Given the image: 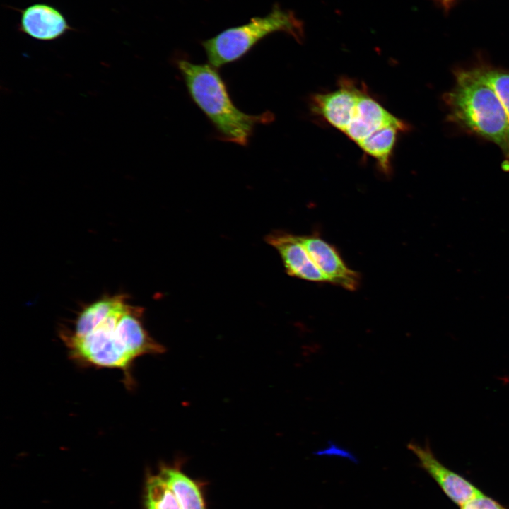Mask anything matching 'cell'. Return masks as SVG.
Segmentation results:
<instances>
[{
	"label": "cell",
	"instance_id": "14",
	"mask_svg": "<svg viewBox=\"0 0 509 509\" xmlns=\"http://www.w3.org/2000/svg\"><path fill=\"white\" fill-rule=\"evenodd\" d=\"M461 509H505L493 499L481 493L460 506Z\"/></svg>",
	"mask_w": 509,
	"mask_h": 509
},
{
	"label": "cell",
	"instance_id": "2",
	"mask_svg": "<svg viewBox=\"0 0 509 509\" xmlns=\"http://www.w3.org/2000/svg\"><path fill=\"white\" fill-rule=\"evenodd\" d=\"M142 308L120 301L95 327L75 337L62 332L61 338L69 356L79 364L96 368L120 369L132 384L133 362L146 354H158L164 347L145 329Z\"/></svg>",
	"mask_w": 509,
	"mask_h": 509
},
{
	"label": "cell",
	"instance_id": "13",
	"mask_svg": "<svg viewBox=\"0 0 509 509\" xmlns=\"http://www.w3.org/2000/svg\"><path fill=\"white\" fill-rule=\"evenodd\" d=\"M484 74L498 96L509 117V69L480 62Z\"/></svg>",
	"mask_w": 509,
	"mask_h": 509
},
{
	"label": "cell",
	"instance_id": "12",
	"mask_svg": "<svg viewBox=\"0 0 509 509\" xmlns=\"http://www.w3.org/2000/svg\"><path fill=\"white\" fill-rule=\"evenodd\" d=\"M145 507L146 509H181L175 495L159 474L148 477Z\"/></svg>",
	"mask_w": 509,
	"mask_h": 509
},
{
	"label": "cell",
	"instance_id": "1",
	"mask_svg": "<svg viewBox=\"0 0 509 509\" xmlns=\"http://www.w3.org/2000/svg\"><path fill=\"white\" fill-rule=\"evenodd\" d=\"M310 102L313 113L375 159L384 173L390 172L398 137L409 125L382 106L364 85L341 78L335 90L316 93Z\"/></svg>",
	"mask_w": 509,
	"mask_h": 509
},
{
	"label": "cell",
	"instance_id": "6",
	"mask_svg": "<svg viewBox=\"0 0 509 509\" xmlns=\"http://www.w3.org/2000/svg\"><path fill=\"white\" fill-rule=\"evenodd\" d=\"M299 238L328 283L349 291H355L358 288L361 281L359 274L345 264L334 245L317 233L299 236Z\"/></svg>",
	"mask_w": 509,
	"mask_h": 509
},
{
	"label": "cell",
	"instance_id": "3",
	"mask_svg": "<svg viewBox=\"0 0 509 509\" xmlns=\"http://www.w3.org/2000/svg\"><path fill=\"white\" fill-rule=\"evenodd\" d=\"M455 83L443 95L447 120L498 146L509 160V117L480 63L454 70Z\"/></svg>",
	"mask_w": 509,
	"mask_h": 509
},
{
	"label": "cell",
	"instance_id": "5",
	"mask_svg": "<svg viewBox=\"0 0 509 509\" xmlns=\"http://www.w3.org/2000/svg\"><path fill=\"white\" fill-rule=\"evenodd\" d=\"M276 32H284L299 43L305 39L303 22L293 11L275 4L267 15L226 29L201 42V45L209 64L218 68L240 59L260 40Z\"/></svg>",
	"mask_w": 509,
	"mask_h": 509
},
{
	"label": "cell",
	"instance_id": "10",
	"mask_svg": "<svg viewBox=\"0 0 509 509\" xmlns=\"http://www.w3.org/2000/svg\"><path fill=\"white\" fill-rule=\"evenodd\" d=\"M159 475L175 495L181 509H206L200 486L178 465H163Z\"/></svg>",
	"mask_w": 509,
	"mask_h": 509
},
{
	"label": "cell",
	"instance_id": "9",
	"mask_svg": "<svg viewBox=\"0 0 509 509\" xmlns=\"http://www.w3.org/2000/svg\"><path fill=\"white\" fill-rule=\"evenodd\" d=\"M20 29L35 40L51 41L62 36L71 27L56 8L45 4H35L22 11Z\"/></svg>",
	"mask_w": 509,
	"mask_h": 509
},
{
	"label": "cell",
	"instance_id": "11",
	"mask_svg": "<svg viewBox=\"0 0 509 509\" xmlns=\"http://www.w3.org/2000/svg\"><path fill=\"white\" fill-rule=\"evenodd\" d=\"M124 298V295H116L106 296L93 302L79 313L73 330L62 332L75 337L85 334L101 322Z\"/></svg>",
	"mask_w": 509,
	"mask_h": 509
},
{
	"label": "cell",
	"instance_id": "7",
	"mask_svg": "<svg viewBox=\"0 0 509 509\" xmlns=\"http://www.w3.org/2000/svg\"><path fill=\"white\" fill-rule=\"evenodd\" d=\"M408 448L416 456L421 466L456 504L461 506L482 493L468 480L442 464L428 445L423 447L411 442L409 443Z\"/></svg>",
	"mask_w": 509,
	"mask_h": 509
},
{
	"label": "cell",
	"instance_id": "8",
	"mask_svg": "<svg viewBox=\"0 0 509 509\" xmlns=\"http://www.w3.org/2000/svg\"><path fill=\"white\" fill-rule=\"evenodd\" d=\"M266 240L279 253L288 275L312 282L328 283L301 243L299 236L276 231L268 235Z\"/></svg>",
	"mask_w": 509,
	"mask_h": 509
},
{
	"label": "cell",
	"instance_id": "4",
	"mask_svg": "<svg viewBox=\"0 0 509 509\" xmlns=\"http://www.w3.org/2000/svg\"><path fill=\"white\" fill-rule=\"evenodd\" d=\"M176 64L193 101L213 124L222 140L246 146L257 125L269 124L274 119L269 111L254 115L240 110L230 99L216 68L211 64H197L183 59Z\"/></svg>",
	"mask_w": 509,
	"mask_h": 509
},
{
	"label": "cell",
	"instance_id": "15",
	"mask_svg": "<svg viewBox=\"0 0 509 509\" xmlns=\"http://www.w3.org/2000/svg\"><path fill=\"white\" fill-rule=\"evenodd\" d=\"M441 6L445 11L448 10L456 0H433Z\"/></svg>",
	"mask_w": 509,
	"mask_h": 509
}]
</instances>
